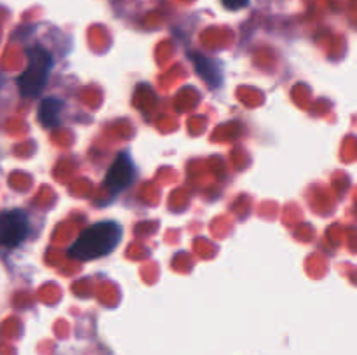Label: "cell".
<instances>
[{"label":"cell","mask_w":357,"mask_h":355,"mask_svg":"<svg viewBox=\"0 0 357 355\" xmlns=\"http://www.w3.org/2000/svg\"><path fill=\"white\" fill-rule=\"evenodd\" d=\"M122 239V228L115 221H101L84 230L70 247V258L89 261L110 254Z\"/></svg>","instance_id":"obj_1"},{"label":"cell","mask_w":357,"mask_h":355,"mask_svg":"<svg viewBox=\"0 0 357 355\" xmlns=\"http://www.w3.org/2000/svg\"><path fill=\"white\" fill-rule=\"evenodd\" d=\"M52 70V58L45 49L33 47L28 51V65L17 77V87L26 97H35L44 90L49 73Z\"/></svg>","instance_id":"obj_2"},{"label":"cell","mask_w":357,"mask_h":355,"mask_svg":"<svg viewBox=\"0 0 357 355\" xmlns=\"http://www.w3.org/2000/svg\"><path fill=\"white\" fill-rule=\"evenodd\" d=\"M30 232L26 214L20 209L0 214V247H17Z\"/></svg>","instance_id":"obj_3"},{"label":"cell","mask_w":357,"mask_h":355,"mask_svg":"<svg viewBox=\"0 0 357 355\" xmlns=\"http://www.w3.org/2000/svg\"><path fill=\"white\" fill-rule=\"evenodd\" d=\"M135 164L128 153H121L112 164V167L107 173V184L112 191H121L128 188L135 180Z\"/></svg>","instance_id":"obj_4"},{"label":"cell","mask_w":357,"mask_h":355,"mask_svg":"<svg viewBox=\"0 0 357 355\" xmlns=\"http://www.w3.org/2000/svg\"><path fill=\"white\" fill-rule=\"evenodd\" d=\"M63 110V101L56 100V97H47L40 103V110H38V118L45 127H54L59 122V113Z\"/></svg>","instance_id":"obj_5"},{"label":"cell","mask_w":357,"mask_h":355,"mask_svg":"<svg viewBox=\"0 0 357 355\" xmlns=\"http://www.w3.org/2000/svg\"><path fill=\"white\" fill-rule=\"evenodd\" d=\"M222 3L229 10H239V9H244V7L250 3V0H222Z\"/></svg>","instance_id":"obj_6"},{"label":"cell","mask_w":357,"mask_h":355,"mask_svg":"<svg viewBox=\"0 0 357 355\" xmlns=\"http://www.w3.org/2000/svg\"><path fill=\"white\" fill-rule=\"evenodd\" d=\"M0 86H2V75H0Z\"/></svg>","instance_id":"obj_7"}]
</instances>
